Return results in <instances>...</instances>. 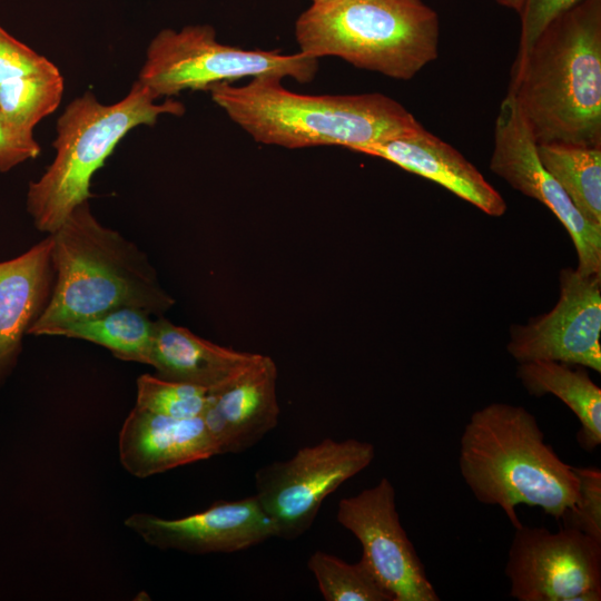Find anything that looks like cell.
Returning <instances> with one entry per match:
<instances>
[{
	"label": "cell",
	"instance_id": "obj_1",
	"mask_svg": "<svg viewBox=\"0 0 601 601\" xmlns=\"http://www.w3.org/2000/svg\"><path fill=\"white\" fill-rule=\"evenodd\" d=\"M508 95L536 144L601 146V0H583L516 53Z\"/></svg>",
	"mask_w": 601,
	"mask_h": 601
},
{
	"label": "cell",
	"instance_id": "obj_2",
	"mask_svg": "<svg viewBox=\"0 0 601 601\" xmlns=\"http://www.w3.org/2000/svg\"><path fill=\"white\" fill-rule=\"evenodd\" d=\"M49 235L55 284L48 305L28 334L57 336L73 323L119 307L160 315L174 305L147 255L99 223L88 200Z\"/></svg>",
	"mask_w": 601,
	"mask_h": 601
},
{
	"label": "cell",
	"instance_id": "obj_3",
	"mask_svg": "<svg viewBox=\"0 0 601 601\" xmlns=\"http://www.w3.org/2000/svg\"><path fill=\"white\" fill-rule=\"evenodd\" d=\"M459 467L475 499L501 508L514 529L522 524L520 504L561 520L578 497L575 466L545 442L522 406L491 403L473 412L460 437Z\"/></svg>",
	"mask_w": 601,
	"mask_h": 601
},
{
	"label": "cell",
	"instance_id": "obj_4",
	"mask_svg": "<svg viewBox=\"0 0 601 601\" xmlns=\"http://www.w3.org/2000/svg\"><path fill=\"white\" fill-rule=\"evenodd\" d=\"M207 91L254 140L290 149L331 145L359 152L420 125L383 93L302 95L276 76H258L239 87L219 82Z\"/></svg>",
	"mask_w": 601,
	"mask_h": 601
},
{
	"label": "cell",
	"instance_id": "obj_5",
	"mask_svg": "<svg viewBox=\"0 0 601 601\" xmlns=\"http://www.w3.org/2000/svg\"><path fill=\"white\" fill-rule=\"evenodd\" d=\"M439 17L422 0H315L297 19L300 51L408 80L439 55Z\"/></svg>",
	"mask_w": 601,
	"mask_h": 601
},
{
	"label": "cell",
	"instance_id": "obj_6",
	"mask_svg": "<svg viewBox=\"0 0 601 601\" xmlns=\"http://www.w3.org/2000/svg\"><path fill=\"white\" fill-rule=\"evenodd\" d=\"M156 100L136 81L116 104H101L90 91L69 102L57 121L55 158L28 187L27 210L39 231L55 233L76 206L91 197L92 176L130 130L155 125L162 115L185 112L179 101Z\"/></svg>",
	"mask_w": 601,
	"mask_h": 601
},
{
	"label": "cell",
	"instance_id": "obj_7",
	"mask_svg": "<svg viewBox=\"0 0 601 601\" xmlns=\"http://www.w3.org/2000/svg\"><path fill=\"white\" fill-rule=\"evenodd\" d=\"M317 67V59L303 52L282 55L223 45L213 27L196 24L159 31L147 47L137 81L158 99L246 77H289L305 83Z\"/></svg>",
	"mask_w": 601,
	"mask_h": 601
},
{
	"label": "cell",
	"instance_id": "obj_8",
	"mask_svg": "<svg viewBox=\"0 0 601 601\" xmlns=\"http://www.w3.org/2000/svg\"><path fill=\"white\" fill-rule=\"evenodd\" d=\"M375 446L356 439L299 449L290 459L264 465L255 473V496L272 520L276 536L294 540L313 524L324 500L365 470Z\"/></svg>",
	"mask_w": 601,
	"mask_h": 601
},
{
	"label": "cell",
	"instance_id": "obj_9",
	"mask_svg": "<svg viewBox=\"0 0 601 601\" xmlns=\"http://www.w3.org/2000/svg\"><path fill=\"white\" fill-rule=\"evenodd\" d=\"M504 572L518 601H600L601 542L572 528L521 524Z\"/></svg>",
	"mask_w": 601,
	"mask_h": 601
},
{
	"label": "cell",
	"instance_id": "obj_10",
	"mask_svg": "<svg viewBox=\"0 0 601 601\" xmlns=\"http://www.w3.org/2000/svg\"><path fill=\"white\" fill-rule=\"evenodd\" d=\"M336 520L358 540L361 559L393 601L440 600L400 521L395 489L388 479L342 499Z\"/></svg>",
	"mask_w": 601,
	"mask_h": 601
},
{
	"label": "cell",
	"instance_id": "obj_11",
	"mask_svg": "<svg viewBox=\"0 0 601 601\" xmlns=\"http://www.w3.org/2000/svg\"><path fill=\"white\" fill-rule=\"evenodd\" d=\"M601 274L560 273V297L548 313L510 329L506 349L519 363L555 361L601 372Z\"/></svg>",
	"mask_w": 601,
	"mask_h": 601
},
{
	"label": "cell",
	"instance_id": "obj_12",
	"mask_svg": "<svg viewBox=\"0 0 601 601\" xmlns=\"http://www.w3.org/2000/svg\"><path fill=\"white\" fill-rule=\"evenodd\" d=\"M490 169L514 189L545 205L562 223L574 244L583 274H601V228L591 225L543 167L536 142L519 107L506 93L494 127Z\"/></svg>",
	"mask_w": 601,
	"mask_h": 601
},
{
	"label": "cell",
	"instance_id": "obj_13",
	"mask_svg": "<svg viewBox=\"0 0 601 601\" xmlns=\"http://www.w3.org/2000/svg\"><path fill=\"white\" fill-rule=\"evenodd\" d=\"M125 525L149 545L190 554L238 552L276 536L272 520L255 495L217 501L179 519L136 513L125 520Z\"/></svg>",
	"mask_w": 601,
	"mask_h": 601
},
{
	"label": "cell",
	"instance_id": "obj_14",
	"mask_svg": "<svg viewBox=\"0 0 601 601\" xmlns=\"http://www.w3.org/2000/svg\"><path fill=\"white\" fill-rule=\"evenodd\" d=\"M276 380L275 362L255 354L236 375L208 391L201 417L217 455L244 452L277 426Z\"/></svg>",
	"mask_w": 601,
	"mask_h": 601
},
{
	"label": "cell",
	"instance_id": "obj_15",
	"mask_svg": "<svg viewBox=\"0 0 601 601\" xmlns=\"http://www.w3.org/2000/svg\"><path fill=\"white\" fill-rule=\"evenodd\" d=\"M359 152L431 179L490 216L499 217L506 211L503 197L476 167L421 124Z\"/></svg>",
	"mask_w": 601,
	"mask_h": 601
},
{
	"label": "cell",
	"instance_id": "obj_16",
	"mask_svg": "<svg viewBox=\"0 0 601 601\" xmlns=\"http://www.w3.org/2000/svg\"><path fill=\"white\" fill-rule=\"evenodd\" d=\"M127 472L147 477L217 455L203 417L174 418L135 406L119 433Z\"/></svg>",
	"mask_w": 601,
	"mask_h": 601
},
{
	"label": "cell",
	"instance_id": "obj_17",
	"mask_svg": "<svg viewBox=\"0 0 601 601\" xmlns=\"http://www.w3.org/2000/svg\"><path fill=\"white\" fill-rule=\"evenodd\" d=\"M55 277L50 235L0 263V385L17 363L23 336L48 305Z\"/></svg>",
	"mask_w": 601,
	"mask_h": 601
},
{
	"label": "cell",
	"instance_id": "obj_18",
	"mask_svg": "<svg viewBox=\"0 0 601 601\" xmlns=\"http://www.w3.org/2000/svg\"><path fill=\"white\" fill-rule=\"evenodd\" d=\"M254 355L211 343L162 317L156 319L150 366L161 378L213 391L243 370Z\"/></svg>",
	"mask_w": 601,
	"mask_h": 601
},
{
	"label": "cell",
	"instance_id": "obj_19",
	"mask_svg": "<svg viewBox=\"0 0 601 601\" xmlns=\"http://www.w3.org/2000/svg\"><path fill=\"white\" fill-rule=\"evenodd\" d=\"M555 361L520 363L516 376L524 388L535 396L552 394L577 416L579 445L592 452L601 444V388L585 367Z\"/></svg>",
	"mask_w": 601,
	"mask_h": 601
},
{
	"label": "cell",
	"instance_id": "obj_20",
	"mask_svg": "<svg viewBox=\"0 0 601 601\" xmlns=\"http://www.w3.org/2000/svg\"><path fill=\"white\" fill-rule=\"evenodd\" d=\"M536 150L579 213L601 228V146L539 142Z\"/></svg>",
	"mask_w": 601,
	"mask_h": 601
},
{
	"label": "cell",
	"instance_id": "obj_21",
	"mask_svg": "<svg viewBox=\"0 0 601 601\" xmlns=\"http://www.w3.org/2000/svg\"><path fill=\"white\" fill-rule=\"evenodd\" d=\"M135 307H119L73 323L57 336L79 338L102 346L122 361L150 365L156 319Z\"/></svg>",
	"mask_w": 601,
	"mask_h": 601
},
{
	"label": "cell",
	"instance_id": "obj_22",
	"mask_svg": "<svg viewBox=\"0 0 601 601\" xmlns=\"http://www.w3.org/2000/svg\"><path fill=\"white\" fill-rule=\"evenodd\" d=\"M307 566L326 601H393L362 559L347 563L318 550L309 556Z\"/></svg>",
	"mask_w": 601,
	"mask_h": 601
},
{
	"label": "cell",
	"instance_id": "obj_23",
	"mask_svg": "<svg viewBox=\"0 0 601 601\" xmlns=\"http://www.w3.org/2000/svg\"><path fill=\"white\" fill-rule=\"evenodd\" d=\"M63 88L59 69L4 81L0 83V112L16 125L33 130L58 108Z\"/></svg>",
	"mask_w": 601,
	"mask_h": 601
},
{
	"label": "cell",
	"instance_id": "obj_24",
	"mask_svg": "<svg viewBox=\"0 0 601 601\" xmlns=\"http://www.w3.org/2000/svg\"><path fill=\"white\" fill-rule=\"evenodd\" d=\"M208 393L201 386L144 374L137 380L136 406L174 418L201 417Z\"/></svg>",
	"mask_w": 601,
	"mask_h": 601
},
{
	"label": "cell",
	"instance_id": "obj_25",
	"mask_svg": "<svg viewBox=\"0 0 601 601\" xmlns=\"http://www.w3.org/2000/svg\"><path fill=\"white\" fill-rule=\"evenodd\" d=\"M579 477L578 497L564 516V526L581 531L601 542V471L599 467H575Z\"/></svg>",
	"mask_w": 601,
	"mask_h": 601
},
{
	"label": "cell",
	"instance_id": "obj_26",
	"mask_svg": "<svg viewBox=\"0 0 601 601\" xmlns=\"http://www.w3.org/2000/svg\"><path fill=\"white\" fill-rule=\"evenodd\" d=\"M57 69L58 67L49 59L37 53L0 27V83Z\"/></svg>",
	"mask_w": 601,
	"mask_h": 601
},
{
	"label": "cell",
	"instance_id": "obj_27",
	"mask_svg": "<svg viewBox=\"0 0 601 601\" xmlns=\"http://www.w3.org/2000/svg\"><path fill=\"white\" fill-rule=\"evenodd\" d=\"M583 0H522L518 11L521 18V35L518 52L530 48L544 29L558 17Z\"/></svg>",
	"mask_w": 601,
	"mask_h": 601
},
{
	"label": "cell",
	"instance_id": "obj_28",
	"mask_svg": "<svg viewBox=\"0 0 601 601\" xmlns=\"http://www.w3.org/2000/svg\"><path fill=\"white\" fill-rule=\"evenodd\" d=\"M41 147L33 130L22 128L0 112V173H6L21 162L37 158Z\"/></svg>",
	"mask_w": 601,
	"mask_h": 601
},
{
	"label": "cell",
	"instance_id": "obj_29",
	"mask_svg": "<svg viewBox=\"0 0 601 601\" xmlns=\"http://www.w3.org/2000/svg\"><path fill=\"white\" fill-rule=\"evenodd\" d=\"M500 4L514 9L516 11L520 10L522 0H496Z\"/></svg>",
	"mask_w": 601,
	"mask_h": 601
},
{
	"label": "cell",
	"instance_id": "obj_30",
	"mask_svg": "<svg viewBox=\"0 0 601 601\" xmlns=\"http://www.w3.org/2000/svg\"><path fill=\"white\" fill-rule=\"evenodd\" d=\"M313 1H315V0H313Z\"/></svg>",
	"mask_w": 601,
	"mask_h": 601
}]
</instances>
